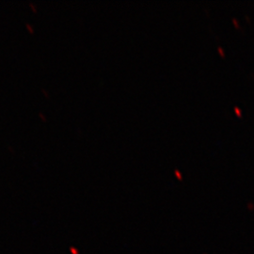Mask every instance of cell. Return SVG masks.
<instances>
[{"instance_id": "cell-1", "label": "cell", "mask_w": 254, "mask_h": 254, "mask_svg": "<svg viewBox=\"0 0 254 254\" xmlns=\"http://www.w3.org/2000/svg\"><path fill=\"white\" fill-rule=\"evenodd\" d=\"M26 27L27 28V31H28L30 34L34 33V30H33V28H32V27H31L29 24H27V25H26Z\"/></svg>"}, {"instance_id": "cell-2", "label": "cell", "mask_w": 254, "mask_h": 254, "mask_svg": "<svg viewBox=\"0 0 254 254\" xmlns=\"http://www.w3.org/2000/svg\"><path fill=\"white\" fill-rule=\"evenodd\" d=\"M29 6H30V8H31V9H32L33 11H36V7H35V6H33L32 4H30Z\"/></svg>"}]
</instances>
